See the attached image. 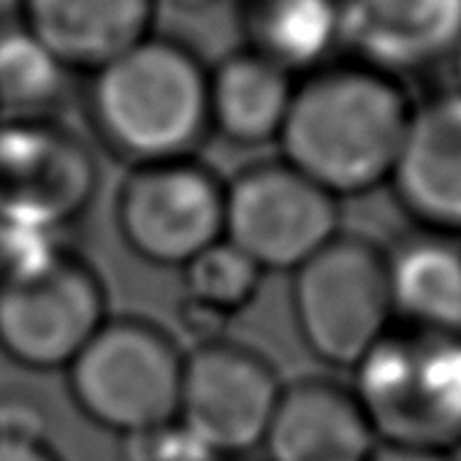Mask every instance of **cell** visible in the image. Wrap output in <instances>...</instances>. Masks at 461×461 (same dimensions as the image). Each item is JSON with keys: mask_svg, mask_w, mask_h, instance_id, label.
Here are the masks:
<instances>
[{"mask_svg": "<svg viewBox=\"0 0 461 461\" xmlns=\"http://www.w3.org/2000/svg\"><path fill=\"white\" fill-rule=\"evenodd\" d=\"M261 277L264 272L245 253L222 240L185 267L187 302L230 318L253 302Z\"/></svg>", "mask_w": 461, "mask_h": 461, "instance_id": "19", "label": "cell"}, {"mask_svg": "<svg viewBox=\"0 0 461 461\" xmlns=\"http://www.w3.org/2000/svg\"><path fill=\"white\" fill-rule=\"evenodd\" d=\"M294 312L318 358L356 369L391 329L385 256L361 237H337L294 272Z\"/></svg>", "mask_w": 461, "mask_h": 461, "instance_id": "6", "label": "cell"}, {"mask_svg": "<svg viewBox=\"0 0 461 461\" xmlns=\"http://www.w3.org/2000/svg\"><path fill=\"white\" fill-rule=\"evenodd\" d=\"M339 41L385 77L420 71L456 55L461 0H342Z\"/></svg>", "mask_w": 461, "mask_h": 461, "instance_id": "11", "label": "cell"}, {"mask_svg": "<svg viewBox=\"0 0 461 461\" xmlns=\"http://www.w3.org/2000/svg\"><path fill=\"white\" fill-rule=\"evenodd\" d=\"M117 225L158 267H187L225 237V185L193 158L136 166L120 187Z\"/></svg>", "mask_w": 461, "mask_h": 461, "instance_id": "9", "label": "cell"}, {"mask_svg": "<svg viewBox=\"0 0 461 461\" xmlns=\"http://www.w3.org/2000/svg\"><path fill=\"white\" fill-rule=\"evenodd\" d=\"M71 74L17 14H0V120H58Z\"/></svg>", "mask_w": 461, "mask_h": 461, "instance_id": "18", "label": "cell"}, {"mask_svg": "<svg viewBox=\"0 0 461 461\" xmlns=\"http://www.w3.org/2000/svg\"><path fill=\"white\" fill-rule=\"evenodd\" d=\"M87 114L133 168L185 160L209 133V74L182 44L149 36L90 74Z\"/></svg>", "mask_w": 461, "mask_h": 461, "instance_id": "2", "label": "cell"}, {"mask_svg": "<svg viewBox=\"0 0 461 461\" xmlns=\"http://www.w3.org/2000/svg\"><path fill=\"white\" fill-rule=\"evenodd\" d=\"M412 106L399 85L366 66H342L296 85L280 144L285 163L334 198L391 179Z\"/></svg>", "mask_w": 461, "mask_h": 461, "instance_id": "1", "label": "cell"}, {"mask_svg": "<svg viewBox=\"0 0 461 461\" xmlns=\"http://www.w3.org/2000/svg\"><path fill=\"white\" fill-rule=\"evenodd\" d=\"M377 445L353 388L321 377L283 388L264 437L272 461H369Z\"/></svg>", "mask_w": 461, "mask_h": 461, "instance_id": "13", "label": "cell"}, {"mask_svg": "<svg viewBox=\"0 0 461 461\" xmlns=\"http://www.w3.org/2000/svg\"><path fill=\"white\" fill-rule=\"evenodd\" d=\"M296 85L291 71L250 52H234L209 74V131L240 147L280 139Z\"/></svg>", "mask_w": 461, "mask_h": 461, "instance_id": "15", "label": "cell"}, {"mask_svg": "<svg viewBox=\"0 0 461 461\" xmlns=\"http://www.w3.org/2000/svg\"><path fill=\"white\" fill-rule=\"evenodd\" d=\"M0 461H63L47 437L0 434Z\"/></svg>", "mask_w": 461, "mask_h": 461, "instance_id": "22", "label": "cell"}, {"mask_svg": "<svg viewBox=\"0 0 461 461\" xmlns=\"http://www.w3.org/2000/svg\"><path fill=\"white\" fill-rule=\"evenodd\" d=\"M128 439L133 445V461H214L217 458L179 420Z\"/></svg>", "mask_w": 461, "mask_h": 461, "instance_id": "20", "label": "cell"}, {"mask_svg": "<svg viewBox=\"0 0 461 461\" xmlns=\"http://www.w3.org/2000/svg\"><path fill=\"white\" fill-rule=\"evenodd\" d=\"M388 261L393 318L404 326L461 334V250L439 237H415Z\"/></svg>", "mask_w": 461, "mask_h": 461, "instance_id": "16", "label": "cell"}, {"mask_svg": "<svg viewBox=\"0 0 461 461\" xmlns=\"http://www.w3.org/2000/svg\"><path fill=\"white\" fill-rule=\"evenodd\" d=\"M245 50L288 68L318 63L342 31V0H234Z\"/></svg>", "mask_w": 461, "mask_h": 461, "instance_id": "17", "label": "cell"}, {"mask_svg": "<svg viewBox=\"0 0 461 461\" xmlns=\"http://www.w3.org/2000/svg\"><path fill=\"white\" fill-rule=\"evenodd\" d=\"M337 237V198L285 160L253 166L225 185L222 240L261 272H296Z\"/></svg>", "mask_w": 461, "mask_h": 461, "instance_id": "7", "label": "cell"}, {"mask_svg": "<svg viewBox=\"0 0 461 461\" xmlns=\"http://www.w3.org/2000/svg\"><path fill=\"white\" fill-rule=\"evenodd\" d=\"M388 182L404 212L431 234H461V93L412 109Z\"/></svg>", "mask_w": 461, "mask_h": 461, "instance_id": "12", "label": "cell"}, {"mask_svg": "<svg viewBox=\"0 0 461 461\" xmlns=\"http://www.w3.org/2000/svg\"><path fill=\"white\" fill-rule=\"evenodd\" d=\"M95 193L98 163L71 128L60 120H0V225L63 234Z\"/></svg>", "mask_w": 461, "mask_h": 461, "instance_id": "8", "label": "cell"}, {"mask_svg": "<svg viewBox=\"0 0 461 461\" xmlns=\"http://www.w3.org/2000/svg\"><path fill=\"white\" fill-rule=\"evenodd\" d=\"M453 58H456V77H458V93H461V44H458Z\"/></svg>", "mask_w": 461, "mask_h": 461, "instance_id": "24", "label": "cell"}, {"mask_svg": "<svg viewBox=\"0 0 461 461\" xmlns=\"http://www.w3.org/2000/svg\"><path fill=\"white\" fill-rule=\"evenodd\" d=\"M0 434L14 437H47V415L25 396L0 399Z\"/></svg>", "mask_w": 461, "mask_h": 461, "instance_id": "21", "label": "cell"}, {"mask_svg": "<svg viewBox=\"0 0 461 461\" xmlns=\"http://www.w3.org/2000/svg\"><path fill=\"white\" fill-rule=\"evenodd\" d=\"M369 461H456L453 453H434V450H412L396 445H377Z\"/></svg>", "mask_w": 461, "mask_h": 461, "instance_id": "23", "label": "cell"}, {"mask_svg": "<svg viewBox=\"0 0 461 461\" xmlns=\"http://www.w3.org/2000/svg\"><path fill=\"white\" fill-rule=\"evenodd\" d=\"M66 372L74 404L101 429L139 437L179 418L185 356L147 321H106Z\"/></svg>", "mask_w": 461, "mask_h": 461, "instance_id": "4", "label": "cell"}, {"mask_svg": "<svg viewBox=\"0 0 461 461\" xmlns=\"http://www.w3.org/2000/svg\"><path fill=\"white\" fill-rule=\"evenodd\" d=\"M106 321L101 277L66 245L0 275V353L23 369H68Z\"/></svg>", "mask_w": 461, "mask_h": 461, "instance_id": "5", "label": "cell"}, {"mask_svg": "<svg viewBox=\"0 0 461 461\" xmlns=\"http://www.w3.org/2000/svg\"><path fill=\"white\" fill-rule=\"evenodd\" d=\"M280 393L264 356L214 339L185 358L176 420L214 456L245 453L264 445Z\"/></svg>", "mask_w": 461, "mask_h": 461, "instance_id": "10", "label": "cell"}, {"mask_svg": "<svg viewBox=\"0 0 461 461\" xmlns=\"http://www.w3.org/2000/svg\"><path fill=\"white\" fill-rule=\"evenodd\" d=\"M158 0H17L20 23L68 68L98 71L152 36Z\"/></svg>", "mask_w": 461, "mask_h": 461, "instance_id": "14", "label": "cell"}, {"mask_svg": "<svg viewBox=\"0 0 461 461\" xmlns=\"http://www.w3.org/2000/svg\"><path fill=\"white\" fill-rule=\"evenodd\" d=\"M353 393L380 445L461 447V334L399 326L361 358Z\"/></svg>", "mask_w": 461, "mask_h": 461, "instance_id": "3", "label": "cell"}]
</instances>
